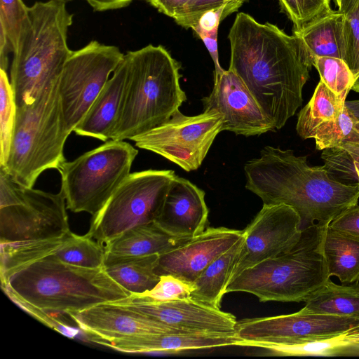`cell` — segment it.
Here are the masks:
<instances>
[{
	"instance_id": "1",
	"label": "cell",
	"mask_w": 359,
	"mask_h": 359,
	"mask_svg": "<svg viewBox=\"0 0 359 359\" xmlns=\"http://www.w3.org/2000/svg\"><path fill=\"white\" fill-rule=\"evenodd\" d=\"M228 39L229 69L241 79L275 128H282L303 102L313 57L297 36L244 13L237 14Z\"/></svg>"
},
{
	"instance_id": "2",
	"label": "cell",
	"mask_w": 359,
	"mask_h": 359,
	"mask_svg": "<svg viewBox=\"0 0 359 359\" xmlns=\"http://www.w3.org/2000/svg\"><path fill=\"white\" fill-rule=\"evenodd\" d=\"M1 288L32 316L73 338L79 330L64 323L57 314L78 311L128 297L131 293L116 282L104 267L89 269L46 257L1 278Z\"/></svg>"
},
{
	"instance_id": "3",
	"label": "cell",
	"mask_w": 359,
	"mask_h": 359,
	"mask_svg": "<svg viewBox=\"0 0 359 359\" xmlns=\"http://www.w3.org/2000/svg\"><path fill=\"white\" fill-rule=\"evenodd\" d=\"M245 188L263 204H285L299 214L302 229L328 226L338 215L358 204L359 184L334 179L327 168L311 166L307 157L291 149L266 146L244 165Z\"/></svg>"
},
{
	"instance_id": "4",
	"label": "cell",
	"mask_w": 359,
	"mask_h": 359,
	"mask_svg": "<svg viewBox=\"0 0 359 359\" xmlns=\"http://www.w3.org/2000/svg\"><path fill=\"white\" fill-rule=\"evenodd\" d=\"M128 73L112 140H125L168 121L187 100L180 85L181 64L162 46L124 54Z\"/></svg>"
},
{
	"instance_id": "5",
	"label": "cell",
	"mask_w": 359,
	"mask_h": 359,
	"mask_svg": "<svg viewBox=\"0 0 359 359\" xmlns=\"http://www.w3.org/2000/svg\"><path fill=\"white\" fill-rule=\"evenodd\" d=\"M72 22L65 3L36 1L29 7L10 70L16 108L33 102L46 86L59 78L72 52L67 44Z\"/></svg>"
},
{
	"instance_id": "6",
	"label": "cell",
	"mask_w": 359,
	"mask_h": 359,
	"mask_svg": "<svg viewBox=\"0 0 359 359\" xmlns=\"http://www.w3.org/2000/svg\"><path fill=\"white\" fill-rule=\"evenodd\" d=\"M58 81L46 86L31 104L16 108L9 156L0 167L22 187L32 188L43 171L58 170L66 161L64 146L69 133L61 110Z\"/></svg>"
},
{
	"instance_id": "7",
	"label": "cell",
	"mask_w": 359,
	"mask_h": 359,
	"mask_svg": "<svg viewBox=\"0 0 359 359\" xmlns=\"http://www.w3.org/2000/svg\"><path fill=\"white\" fill-rule=\"evenodd\" d=\"M324 229L317 224L303 229L292 250L245 270L225 294L248 292L262 302H304L330 278L321 247Z\"/></svg>"
},
{
	"instance_id": "8",
	"label": "cell",
	"mask_w": 359,
	"mask_h": 359,
	"mask_svg": "<svg viewBox=\"0 0 359 359\" xmlns=\"http://www.w3.org/2000/svg\"><path fill=\"white\" fill-rule=\"evenodd\" d=\"M138 151L124 140H109L58 169L67 209L93 216L130 174Z\"/></svg>"
},
{
	"instance_id": "9",
	"label": "cell",
	"mask_w": 359,
	"mask_h": 359,
	"mask_svg": "<svg viewBox=\"0 0 359 359\" xmlns=\"http://www.w3.org/2000/svg\"><path fill=\"white\" fill-rule=\"evenodd\" d=\"M175 177L172 170L130 173L93 216L86 234L104 245L131 227L154 222Z\"/></svg>"
},
{
	"instance_id": "10",
	"label": "cell",
	"mask_w": 359,
	"mask_h": 359,
	"mask_svg": "<svg viewBox=\"0 0 359 359\" xmlns=\"http://www.w3.org/2000/svg\"><path fill=\"white\" fill-rule=\"evenodd\" d=\"M123 56L118 47L95 40L72 50L58 81L61 110L69 134L83 118Z\"/></svg>"
},
{
	"instance_id": "11",
	"label": "cell",
	"mask_w": 359,
	"mask_h": 359,
	"mask_svg": "<svg viewBox=\"0 0 359 359\" xmlns=\"http://www.w3.org/2000/svg\"><path fill=\"white\" fill-rule=\"evenodd\" d=\"M222 131V116L215 111L189 116L178 110L168 121L130 140L137 147L157 154L190 172L201 165Z\"/></svg>"
},
{
	"instance_id": "12",
	"label": "cell",
	"mask_w": 359,
	"mask_h": 359,
	"mask_svg": "<svg viewBox=\"0 0 359 359\" xmlns=\"http://www.w3.org/2000/svg\"><path fill=\"white\" fill-rule=\"evenodd\" d=\"M63 193L20 186L15 203L0 207L1 247L60 238L70 229Z\"/></svg>"
},
{
	"instance_id": "13",
	"label": "cell",
	"mask_w": 359,
	"mask_h": 359,
	"mask_svg": "<svg viewBox=\"0 0 359 359\" xmlns=\"http://www.w3.org/2000/svg\"><path fill=\"white\" fill-rule=\"evenodd\" d=\"M243 232L244 241L228 284L245 270L292 250L301 238L302 220L287 205L263 204Z\"/></svg>"
},
{
	"instance_id": "14",
	"label": "cell",
	"mask_w": 359,
	"mask_h": 359,
	"mask_svg": "<svg viewBox=\"0 0 359 359\" xmlns=\"http://www.w3.org/2000/svg\"><path fill=\"white\" fill-rule=\"evenodd\" d=\"M359 325V318L298 312L237 321L236 336L241 340L288 344L327 337Z\"/></svg>"
},
{
	"instance_id": "15",
	"label": "cell",
	"mask_w": 359,
	"mask_h": 359,
	"mask_svg": "<svg viewBox=\"0 0 359 359\" xmlns=\"http://www.w3.org/2000/svg\"><path fill=\"white\" fill-rule=\"evenodd\" d=\"M184 332L235 333L236 317L192 299L149 300L137 294L113 302Z\"/></svg>"
},
{
	"instance_id": "16",
	"label": "cell",
	"mask_w": 359,
	"mask_h": 359,
	"mask_svg": "<svg viewBox=\"0 0 359 359\" xmlns=\"http://www.w3.org/2000/svg\"><path fill=\"white\" fill-rule=\"evenodd\" d=\"M214 86L202 99L203 111H215L222 118V131L245 137L276 130L241 79L231 70L214 77Z\"/></svg>"
},
{
	"instance_id": "17",
	"label": "cell",
	"mask_w": 359,
	"mask_h": 359,
	"mask_svg": "<svg viewBox=\"0 0 359 359\" xmlns=\"http://www.w3.org/2000/svg\"><path fill=\"white\" fill-rule=\"evenodd\" d=\"M89 339L104 343L128 337L184 332L113 302L67 313Z\"/></svg>"
},
{
	"instance_id": "18",
	"label": "cell",
	"mask_w": 359,
	"mask_h": 359,
	"mask_svg": "<svg viewBox=\"0 0 359 359\" xmlns=\"http://www.w3.org/2000/svg\"><path fill=\"white\" fill-rule=\"evenodd\" d=\"M243 230L210 227L172 250L159 256L156 273L170 274L194 283L216 258L243 236Z\"/></svg>"
},
{
	"instance_id": "19",
	"label": "cell",
	"mask_w": 359,
	"mask_h": 359,
	"mask_svg": "<svg viewBox=\"0 0 359 359\" xmlns=\"http://www.w3.org/2000/svg\"><path fill=\"white\" fill-rule=\"evenodd\" d=\"M205 192L177 175L172 182L154 222L168 233L193 238L205 231L209 210Z\"/></svg>"
},
{
	"instance_id": "20",
	"label": "cell",
	"mask_w": 359,
	"mask_h": 359,
	"mask_svg": "<svg viewBox=\"0 0 359 359\" xmlns=\"http://www.w3.org/2000/svg\"><path fill=\"white\" fill-rule=\"evenodd\" d=\"M238 339L235 333L171 332L128 337L103 345L125 353H174L186 350L235 346Z\"/></svg>"
},
{
	"instance_id": "21",
	"label": "cell",
	"mask_w": 359,
	"mask_h": 359,
	"mask_svg": "<svg viewBox=\"0 0 359 359\" xmlns=\"http://www.w3.org/2000/svg\"><path fill=\"white\" fill-rule=\"evenodd\" d=\"M128 73L123 56L83 118L74 129L81 136L107 142L111 140L120 111Z\"/></svg>"
},
{
	"instance_id": "22",
	"label": "cell",
	"mask_w": 359,
	"mask_h": 359,
	"mask_svg": "<svg viewBox=\"0 0 359 359\" xmlns=\"http://www.w3.org/2000/svg\"><path fill=\"white\" fill-rule=\"evenodd\" d=\"M236 346L268 350L278 356H359V325L323 338L288 344H273L238 340Z\"/></svg>"
},
{
	"instance_id": "23",
	"label": "cell",
	"mask_w": 359,
	"mask_h": 359,
	"mask_svg": "<svg viewBox=\"0 0 359 359\" xmlns=\"http://www.w3.org/2000/svg\"><path fill=\"white\" fill-rule=\"evenodd\" d=\"M189 238L172 236L151 222L130 228L104 246L105 253L116 256L161 255Z\"/></svg>"
},
{
	"instance_id": "24",
	"label": "cell",
	"mask_w": 359,
	"mask_h": 359,
	"mask_svg": "<svg viewBox=\"0 0 359 359\" xmlns=\"http://www.w3.org/2000/svg\"><path fill=\"white\" fill-rule=\"evenodd\" d=\"M346 15L331 11L319 16L299 29L294 30L311 55L344 60L345 55Z\"/></svg>"
},
{
	"instance_id": "25",
	"label": "cell",
	"mask_w": 359,
	"mask_h": 359,
	"mask_svg": "<svg viewBox=\"0 0 359 359\" xmlns=\"http://www.w3.org/2000/svg\"><path fill=\"white\" fill-rule=\"evenodd\" d=\"M322 252L330 277L337 276L344 284L359 282V238L325 227Z\"/></svg>"
},
{
	"instance_id": "26",
	"label": "cell",
	"mask_w": 359,
	"mask_h": 359,
	"mask_svg": "<svg viewBox=\"0 0 359 359\" xmlns=\"http://www.w3.org/2000/svg\"><path fill=\"white\" fill-rule=\"evenodd\" d=\"M40 258L52 257L67 264L89 269L103 267L104 246L87 234L69 231L62 237L43 241L38 249Z\"/></svg>"
},
{
	"instance_id": "27",
	"label": "cell",
	"mask_w": 359,
	"mask_h": 359,
	"mask_svg": "<svg viewBox=\"0 0 359 359\" xmlns=\"http://www.w3.org/2000/svg\"><path fill=\"white\" fill-rule=\"evenodd\" d=\"M158 254L144 256H116L105 253L104 269L131 294L153 288L160 279L156 274Z\"/></svg>"
},
{
	"instance_id": "28",
	"label": "cell",
	"mask_w": 359,
	"mask_h": 359,
	"mask_svg": "<svg viewBox=\"0 0 359 359\" xmlns=\"http://www.w3.org/2000/svg\"><path fill=\"white\" fill-rule=\"evenodd\" d=\"M244 232L227 251L213 260L194 280L190 297L200 303L220 309L229 278L244 241Z\"/></svg>"
},
{
	"instance_id": "29",
	"label": "cell",
	"mask_w": 359,
	"mask_h": 359,
	"mask_svg": "<svg viewBox=\"0 0 359 359\" xmlns=\"http://www.w3.org/2000/svg\"><path fill=\"white\" fill-rule=\"evenodd\" d=\"M304 302V313L359 318V284L337 285L329 279Z\"/></svg>"
},
{
	"instance_id": "30",
	"label": "cell",
	"mask_w": 359,
	"mask_h": 359,
	"mask_svg": "<svg viewBox=\"0 0 359 359\" xmlns=\"http://www.w3.org/2000/svg\"><path fill=\"white\" fill-rule=\"evenodd\" d=\"M344 104L345 102L320 80L311 100L298 114V135L303 140L313 139L321 127L339 116Z\"/></svg>"
},
{
	"instance_id": "31",
	"label": "cell",
	"mask_w": 359,
	"mask_h": 359,
	"mask_svg": "<svg viewBox=\"0 0 359 359\" xmlns=\"http://www.w3.org/2000/svg\"><path fill=\"white\" fill-rule=\"evenodd\" d=\"M321 158L334 179L346 184H359V140L323 150Z\"/></svg>"
},
{
	"instance_id": "32",
	"label": "cell",
	"mask_w": 359,
	"mask_h": 359,
	"mask_svg": "<svg viewBox=\"0 0 359 359\" xmlns=\"http://www.w3.org/2000/svg\"><path fill=\"white\" fill-rule=\"evenodd\" d=\"M318 150L338 147L359 140V119L344 104L339 116L324 125L313 137Z\"/></svg>"
},
{
	"instance_id": "33",
	"label": "cell",
	"mask_w": 359,
	"mask_h": 359,
	"mask_svg": "<svg viewBox=\"0 0 359 359\" xmlns=\"http://www.w3.org/2000/svg\"><path fill=\"white\" fill-rule=\"evenodd\" d=\"M313 66L318 70L320 80L340 100L346 102L355 81V76L346 62L334 57L316 56L313 59Z\"/></svg>"
},
{
	"instance_id": "34",
	"label": "cell",
	"mask_w": 359,
	"mask_h": 359,
	"mask_svg": "<svg viewBox=\"0 0 359 359\" xmlns=\"http://www.w3.org/2000/svg\"><path fill=\"white\" fill-rule=\"evenodd\" d=\"M16 117V104L6 71L0 69V165H6Z\"/></svg>"
},
{
	"instance_id": "35",
	"label": "cell",
	"mask_w": 359,
	"mask_h": 359,
	"mask_svg": "<svg viewBox=\"0 0 359 359\" xmlns=\"http://www.w3.org/2000/svg\"><path fill=\"white\" fill-rule=\"evenodd\" d=\"M280 7L299 29L312 20L332 11L330 0H278Z\"/></svg>"
},
{
	"instance_id": "36",
	"label": "cell",
	"mask_w": 359,
	"mask_h": 359,
	"mask_svg": "<svg viewBox=\"0 0 359 359\" xmlns=\"http://www.w3.org/2000/svg\"><path fill=\"white\" fill-rule=\"evenodd\" d=\"M28 18L29 7L22 0H0V31L8 39L13 51Z\"/></svg>"
},
{
	"instance_id": "37",
	"label": "cell",
	"mask_w": 359,
	"mask_h": 359,
	"mask_svg": "<svg viewBox=\"0 0 359 359\" xmlns=\"http://www.w3.org/2000/svg\"><path fill=\"white\" fill-rule=\"evenodd\" d=\"M247 0H191L173 18L180 26L188 29L196 25L201 15L215 8L226 5L223 19L236 11Z\"/></svg>"
},
{
	"instance_id": "38",
	"label": "cell",
	"mask_w": 359,
	"mask_h": 359,
	"mask_svg": "<svg viewBox=\"0 0 359 359\" xmlns=\"http://www.w3.org/2000/svg\"><path fill=\"white\" fill-rule=\"evenodd\" d=\"M195 290L193 283L184 281L170 274L161 275L156 285L142 293H135L149 300L168 302L189 298Z\"/></svg>"
},
{
	"instance_id": "39",
	"label": "cell",
	"mask_w": 359,
	"mask_h": 359,
	"mask_svg": "<svg viewBox=\"0 0 359 359\" xmlns=\"http://www.w3.org/2000/svg\"><path fill=\"white\" fill-rule=\"evenodd\" d=\"M345 15L344 60L355 76L359 73V2Z\"/></svg>"
},
{
	"instance_id": "40",
	"label": "cell",
	"mask_w": 359,
	"mask_h": 359,
	"mask_svg": "<svg viewBox=\"0 0 359 359\" xmlns=\"http://www.w3.org/2000/svg\"><path fill=\"white\" fill-rule=\"evenodd\" d=\"M226 5L207 11L203 13L191 29L201 39L205 36L217 35L219 25L223 20Z\"/></svg>"
},
{
	"instance_id": "41",
	"label": "cell",
	"mask_w": 359,
	"mask_h": 359,
	"mask_svg": "<svg viewBox=\"0 0 359 359\" xmlns=\"http://www.w3.org/2000/svg\"><path fill=\"white\" fill-rule=\"evenodd\" d=\"M329 226L337 231L359 238V205L344 211Z\"/></svg>"
},
{
	"instance_id": "42",
	"label": "cell",
	"mask_w": 359,
	"mask_h": 359,
	"mask_svg": "<svg viewBox=\"0 0 359 359\" xmlns=\"http://www.w3.org/2000/svg\"><path fill=\"white\" fill-rule=\"evenodd\" d=\"M159 12L174 18L177 13L191 0H146Z\"/></svg>"
},
{
	"instance_id": "43",
	"label": "cell",
	"mask_w": 359,
	"mask_h": 359,
	"mask_svg": "<svg viewBox=\"0 0 359 359\" xmlns=\"http://www.w3.org/2000/svg\"><path fill=\"white\" fill-rule=\"evenodd\" d=\"M94 11L103 12L127 7L133 0H85Z\"/></svg>"
},
{
	"instance_id": "44",
	"label": "cell",
	"mask_w": 359,
	"mask_h": 359,
	"mask_svg": "<svg viewBox=\"0 0 359 359\" xmlns=\"http://www.w3.org/2000/svg\"><path fill=\"white\" fill-rule=\"evenodd\" d=\"M201 39L207 48L215 65L214 77L222 74L224 69L222 68L219 62V54L217 48V35L202 36Z\"/></svg>"
},
{
	"instance_id": "45",
	"label": "cell",
	"mask_w": 359,
	"mask_h": 359,
	"mask_svg": "<svg viewBox=\"0 0 359 359\" xmlns=\"http://www.w3.org/2000/svg\"><path fill=\"white\" fill-rule=\"evenodd\" d=\"M358 2L359 0H341L338 11L346 14L350 12Z\"/></svg>"
},
{
	"instance_id": "46",
	"label": "cell",
	"mask_w": 359,
	"mask_h": 359,
	"mask_svg": "<svg viewBox=\"0 0 359 359\" xmlns=\"http://www.w3.org/2000/svg\"><path fill=\"white\" fill-rule=\"evenodd\" d=\"M352 90L359 93V73L355 76V81L352 87Z\"/></svg>"
},
{
	"instance_id": "47",
	"label": "cell",
	"mask_w": 359,
	"mask_h": 359,
	"mask_svg": "<svg viewBox=\"0 0 359 359\" xmlns=\"http://www.w3.org/2000/svg\"><path fill=\"white\" fill-rule=\"evenodd\" d=\"M47 1H59V2H62V3L67 4L72 0H47Z\"/></svg>"
},
{
	"instance_id": "48",
	"label": "cell",
	"mask_w": 359,
	"mask_h": 359,
	"mask_svg": "<svg viewBox=\"0 0 359 359\" xmlns=\"http://www.w3.org/2000/svg\"><path fill=\"white\" fill-rule=\"evenodd\" d=\"M341 0H334L335 4L339 7Z\"/></svg>"
},
{
	"instance_id": "49",
	"label": "cell",
	"mask_w": 359,
	"mask_h": 359,
	"mask_svg": "<svg viewBox=\"0 0 359 359\" xmlns=\"http://www.w3.org/2000/svg\"><path fill=\"white\" fill-rule=\"evenodd\" d=\"M353 113L355 115V116L359 119V113H355V112H353Z\"/></svg>"
}]
</instances>
